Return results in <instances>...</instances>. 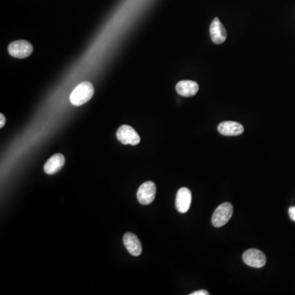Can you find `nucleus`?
I'll list each match as a JSON object with an SVG mask.
<instances>
[{
	"label": "nucleus",
	"mask_w": 295,
	"mask_h": 295,
	"mask_svg": "<svg viewBox=\"0 0 295 295\" xmlns=\"http://www.w3.org/2000/svg\"><path fill=\"white\" fill-rule=\"evenodd\" d=\"M32 52H33V46L26 40H17L9 44V55L17 59L28 58L32 55Z\"/></svg>",
	"instance_id": "4"
},
{
	"label": "nucleus",
	"mask_w": 295,
	"mask_h": 295,
	"mask_svg": "<svg viewBox=\"0 0 295 295\" xmlns=\"http://www.w3.org/2000/svg\"><path fill=\"white\" fill-rule=\"evenodd\" d=\"M245 263L252 267L261 268L265 266L266 258L265 254L258 249H251L245 251L243 254Z\"/></svg>",
	"instance_id": "5"
},
{
	"label": "nucleus",
	"mask_w": 295,
	"mask_h": 295,
	"mask_svg": "<svg viewBox=\"0 0 295 295\" xmlns=\"http://www.w3.org/2000/svg\"><path fill=\"white\" fill-rule=\"evenodd\" d=\"M156 196V185L153 181H147L141 184L137 192L138 200L143 205H149Z\"/></svg>",
	"instance_id": "6"
},
{
	"label": "nucleus",
	"mask_w": 295,
	"mask_h": 295,
	"mask_svg": "<svg viewBox=\"0 0 295 295\" xmlns=\"http://www.w3.org/2000/svg\"><path fill=\"white\" fill-rule=\"evenodd\" d=\"M289 214L291 219L295 222V207H289Z\"/></svg>",
	"instance_id": "14"
},
{
	"label": "nucleus",
	"mask_w": 295,
	"mask_h": 295,
	"mask_svg": "<svg viewBox=\"0 0 295 295\" xmlns=\"http://www.w3.org/2000/svg\"><path fill=\"white\" fill-rule=\"evenodd\" d=\"M117 138L123 145H138L141 142V137L134 128L127 125L120 126L117 131Z\"/></svg>",
	"instance_id": "3"
},
{
	"label": "nucleus",
	"mask_w": 295,
	"mask_h": 295,
	"mask_svg": "<svg viewBox=\"0 0 295 295\" xmlns=\"http://www.w3.org/2000/svg\"><path fill=\"white\" fill-rule=\"evenodd\" d=\"M65 164V157L62 153H56L52 155V157L46 162L44 164V172L48 175H53L58 172L63 168Z\"/></svg>",
	"instance_id": "11"
},
{
	"label": "nucleus",
	"mask_w": 295,
	"mask_h": 295,
	"mask_svg": "<svg viewBox=\"0 0 295 295\" xmlns=\"http://www.w3.org/2000/svg\"><path fill=\"white\" fill-rule=\"evenodd\" d=\"M233 206L231 203H224L218 206L211 218V223L215 227H221L230 221L233 215Z\"/></svg>",
	"instance_id": "2"
},
{
	"label": "nucleus",
	"mask_w": 295,
	"mask_h": 295,
	"mask_svg": "<svg viewBox=\"0 0 295 295\" xmlns=\"http://www.w3.org/2000/svg\"><path fill=\"white\" fill-rule=\"evenodd\" d=\"M191 295H209V293L207 292V290H204V289H201V290L195 291V292H193V293H190Z\"/></svg>",
	"instance_id": "13"
},
{
	"label": "nucleus",
	"mask_w": 295,
	"mask_h": 295,
	"mask_svg": "<svg viewBox=\"0 0 295 295\" xmlns=\"http://www.w3.org/2000/svg\"><path fill=\"white\" fill-rule=\"evenodd\" d=\"M94 93V86L90 82H82L71 92L70 101L74 106H82L91 99Z\"/></svg>",
	"instance_id": "1"
},
{
	"label": "nucleus",
	"mask_w": 295,
	"mask_h": 295,
	"mask_svg": "<svg viewBox=\"0 0 295 295\" xmlns=\"http://www.w3.org/2000/svg\"><path fill=\"white\" fill-rule=\"evenodd\" d=\"M192 200L191 191L186 187H182L176 194V207L180 213H185L190 209Z\"/></svg>",
	"instance_id": "7"
},
{
	"label": "nucleus",
	"mask_w": 295,
	"mask_h": 295,
	"mask_svg": "<svg viewBox=\"0 0 295 295\" xmlns=\"http://www.w3.org/2000/svg\"><path fill=\"white\" fill-rule=\"evenodd\" d=\"M210 36L211 41L214 44H221L226 41L227 38L226 28L222 25L218 17L214 18L213 21L210 25Z\"/></svg>",
	"instance_id": "8"
},
{
	"label": "nucleus",
	"mask_w": 295,
	"mask_h": 295,
	"mask_svg": "<svg viewBox=\"0 0 295 295\" xmlns=\"http://www.w3.org/2000/svg\"><path fill=\"white\" fill-rule=\"evenodd\" d=\"M0 118H1V123H0V127L3 128L5 126V122H6V119H5V117L4 116L3 113L0 114Z\"/></svg>",
	"instance_id": "15"
},
{
	"label": "nucleus",
	"mask_w": 295,
	"mask_h": 295,
	"mask_svg": "<svg viewBox=\"0 0 295 295\" xmlns=\"http://www.w3.org/2000/svg\"><path fill=\"white\" fill-rule=\"evenodd\" d=\"M198 83L193 81H181L176 85V92L183 97H192L199 91Z\"/></svg>",
	"instance_id": "12"
},
{
	"label": "nucleus",
	"mask_w": 295,
	"mask_h": 295,
	"mask_svg": "<svg viewBox=\"0 0 295 295\" xmlns=\"http://www.w3.org/2000/svg\"><path fill=\"white\" fill-rule=\"evenodd\" d=\"M124 245L128 252L133 256H140L142 253V245L138 237L133 233L128 232L123 237Z\"/></svg>",
	"instance_id": "9"
},
{
	"label": "nucleus",
	"mask_w": 295,
	"mask_h": 295,
	"mask_svg": "<svg viewBox=\"0 0 295 295\" xmlns=\"http://www.w3.org/2000/svg\"><path fill=\"white\" fill-rule=\"evenodd\" d=\"M244 130H245V128L240 123L231 122V121L222 122L218 126V131L222 136H239V135L243 134Z\"/></svg>",
	"instance_id": "10"
}]
</instances>
